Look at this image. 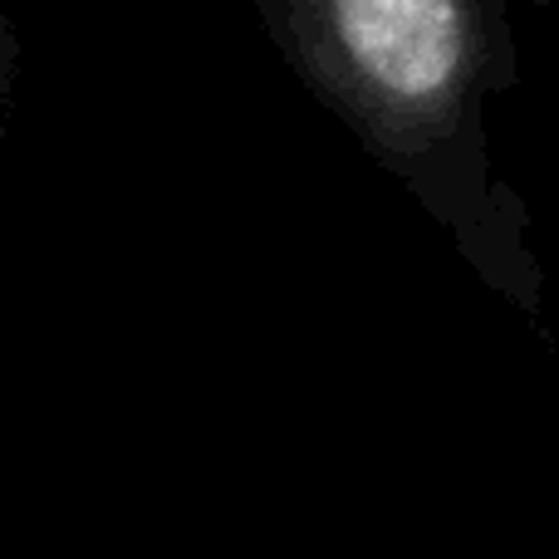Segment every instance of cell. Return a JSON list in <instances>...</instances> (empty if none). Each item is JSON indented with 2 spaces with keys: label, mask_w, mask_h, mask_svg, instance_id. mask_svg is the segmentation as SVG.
Masks as SVG:
<instances>
[{
  "label": "cell",
  "mask_w": 559,
  "mask_h": 559,
  "mask_svg": "<svg viewBox=\"0 0 559 559\" xmlns=\"http://www.w3.org/2000/svg\"><path fill=\"white\" fill-rule=\"evenodd\" d=\"M15 74H20V35H15V20H10L5 0H0V163H5V128H10Z\"/></svg>",
  "instance_id": "cell-1"
}]
</instances>
